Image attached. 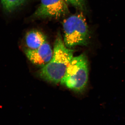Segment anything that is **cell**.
Instances as JSON below:
<instances>
[{"instance_id": "1", "label": "cell", "mask_w": 125, "mask_h": 125, "mask_svg": "<svg viewBox=\"0 0 125 125\" xmlns=\"http://www.w3.org/2000/svg\"><path fill=\"white\" fill-rule=\"evenodd\" d=\"M74 50L67 47L58 34L54 43L51 60L39 72L40 77L54 84L60 83L67 67L73 57Z\"/></svg>"}, {"instance_id": "2", "label": "cell", "mask_w": 125, "mask_h": 125, "mask_svg": "<svg viewBox=\"0 0 125 125\" xmlns=\"http://www.w3.org/2000/svg\"><path fill=\"white\" fill-rule=\"evenodd\" d=\"M88 78V61L82 54L72 59L60 83L74 92L81 93L87 87Z\"/></svg>"}, {"instance_id": "3", "label": "cell", "mask_w": 125, "mask_h": 125, "mask_svg": "<svg viewBox=\"0 0 125 125\" xmlns=\"http://www.w3.org/2000/svg\"><path fill=\"white\" fill-rule=\"evenodd\" d=\"M64 42L67 47L88 45L90 33L85 17L80 13L67 18L63 22Z\"/></svg>"}, {"instance_id": "4", "label": "cell", "mask_w": 125, "mask_h": 125, "mask_svg": "<svg viewBox=\"0 0 125 125\" xmlns=\"http://www.w3.org/2000/svg\"><path fill=\"white\" fill-rule=\"evenodd\" d=\"M66 0H41L34 16L39 18H59L67 13Z\"/></svg>"}, {"instance_id": "5", "label": "cell", "mask_w": 125, "mask_h": 125, "mask_svg": "<svg viewBox=\"0 0 125 125\" xmlns=\"http://www.w3.org/2000/svg\"><path fill=\"white\" fill-rule=\"evenodd\" d=\"M25 54L32 64L42 68L51 60L53 50L52 51L51 45L46 41L37 49H25Z\"/></svg>"}, {"instance_id": "6", "label": "cell", "mask_w": 125, "mask_h": 125, "mask_svg": "<svg viewBox=\"0 0 125 125\" xmlns=\"http://www.w3.org/2000/svg\"><path fill=\"white\" fill-rule=\"evenodd\" d=\"M46 41V37L42 32L33 30L27 33L25 42L28 48L34 49L38 48Z\"/></svg>"}, {"instance_id": "7", "label": "cell", "mask_w": 125, "mask_h": 125, "mask_svg": "<svg viewBox=\"0 0 125 125\" xmlns=\"http://www.w3.org/2000/svg\"><path fill=\"white\" fill-rule=\"evenodd\" d=\"M25 0H1L4 9L7 11H11L21 5Z\"/></svg>"}, {"instance_id": "8", "label": "cell", "mask_w": 125, "mask_h": 125, "mask_svg": "<svg viewBox=\"0 0 125 125\" xmlns=\"http://www.w3.org/2000/svg\"><path fill=\"white\" fill-rule=\"evenodd\" d=\"M67 3L78 9H83L84 5V0H66Z\"/></svg>"}]
</instances>
